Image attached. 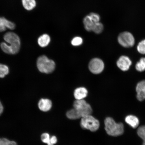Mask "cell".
I'll return each mask as SVG.
<instances>
[{
	"label": "cell",
	"mask_w": 145,
	"mask_h": 145,
	"mask_svg": "<svg viewBox=\"0 0 145 145\" xmlns=\"http://www.w3.org/2000/svg\"><path fill=\"white\" fill-rule=\"evenodd\" d=\"M5 40L8 43L2 42L0 46L5 53L10 54H17L20 48L21 41L19 36L12 32L7 33L4 36Z\"/></svg>",
	"instance_id": "cell-1"
},
{
	"label": "cell",
	"mask_w": 145,
	"mask_h": 145,
	"mask_svg": "<svg viewBox=\"0 0 145 145\" xmlns=\"http://www.w3.org/2000/svg\"><path fill=\"white\" fill-rule=\"evenodd\" d=\"M105 129L108 135L118 137L123 135L124 126L122 123H117L113 118L108 117L105 120Z\"/></svg>",
	"instance_id": "cell-2"
},
{
	"label": "cell",
	"mask_w": 145,
	"mask_h": 145,
	"mask_svg": "<svg viewBox=\"0 0 145 145\" xmlns=\"http://www.w3.org/2000/svg\"><path fill=\"white\" fill-rule=\"evenodd\" d=\"M37 66L40 71L42 73L49 74L54 71L56 64L53 60L49 59L45 56L42 55L38 58Z\"/></svg>",
	"instance_id": "cell-3"
},
{
	"label": "cell",
	"mask_w": 145,
	"mask_h": 145,
	"mask_svg": "<svg viewBox=\"0 0 145 145\" xmlns=\"http://www.w3.org/2000/svg\"><path fill=\"white\" fill-rule=\"evenodd\" d=\"M80 126L83 129L94 132L99 129L100 123L98 120L90 115L81 118Z\"/></svg>",
	"instance_id": "cell-4"
},
{
	"label": "cell",
	"mask_w": 145,
	"mask_h": 145,
	"mask_svg": "<svg viewBox=\"0 0 145 145\" xmlns=\"http://www.w3.org/2000/svg\"><path fill=\"white\" fill-rule=\"evenodd\" d=\"M73 106L81 118L92 113L91 106L84 99L76 100L74 103Z\"/></svg>",
	"instance_id": "cell-5"
},
{
	"label": "cell",
	"mask_w": 145,
	"mask_h": 145,
	"mask_svg": "<svg viewBox=\"0 0 145 145\" xmlns=\"http://www.w3.org/2000/svg\"><path fill=\"white\" fill-rule=\"evenodd\" d=\"M118 40L119 44L125 48H130L135 44V38L129 32H124L120 33Z\"/></svg>",
	"instance_id": "cell-6"
},
{
	"label": "cell",
	"mask_w": 145,
	"mask_h": 145,
	"mask_svg": "<svg viewBox=\"0 0 145 145\" xmlns=\"http://www.w3.org/2000/svg\"><path fill=\"white\" fill-rule=\"evenodd\" d=\"M104 68V64L100 59H92L89 64V69L91 72L94 74H99L102 72Z\"/></svg>",
	"instance_id": "cell-7"
},
{
	"label": "cell",
	"mask_w": 145,
	"mask_h": 145,
	"mask_svg": "<svg viewBox=\"0 0 145 145\" xmlns=\"http://www.w3.org/2000/svg\"><path fill=\"white\" fill-rule=\"evenodd\" d=\"M132 64L131 60L127 56H122L119 58L117 61L118 67L123 71H125L129 69Z\"/></svg>",
	"instance_id": "cell-8"
},
{
	"label": "cell",
	"mask_w": 145,
	"mask_h": 145,
	"mask_svg": "<svg viewBox=\"0 0 145 145\" xmlns=\"http://www.w3.org/2000/svg\"><path fill=\"white\" fill-rule=\"evenodd\" d=\"M15 28V24L4 17H0V32L5 31L6 28L12 30Z\"/></svg>",
	"instance_id": "cell-9"
},
{
	"label": "cell",
	"mask_w": 145,
	"mask_h": 145,
	"mask_svg": "<svg viewBox=\"0 0 145 145\" xmlns=\"http://www.w3.org/2000/svg\"><path fill=\"white\" fill-rule=\"evenodd\" d=\"M136 89L137 99L140 101L145 99V80L141 81L138 83Z\"/></svg>",
	"instance_id": "cell-10"
},
{
	"label": "cell",
	"mask_w": 145,
	"mask_h": 145,
	"mask_svg": "<svg viewBox=\"0 0 145 145\" xmlns=\"http://www.w3.org/2000/svg\"><path fill=\"white\" fill-rule=\"evenodd\" d=\"M52 106V101L48 99H41L38 103L39 109L44 112L48 111L51 108Z\"/></svg>",
	"instance_id": "cell-11"
},
{
	"label": "cell",
	"mask_w": 145,
	"mask_h": 145,
	"mask_svg": "<svg viewBox=\"0 0 145 145\" xmlns=\"http://www.w3.org/2000/svg\"><path fill=\"white\" fill-rule=\"evenodd\" d=\"M125 121L132 128L135 129L137 127L139 124L138 118L133 115L127 116L125 118Z\"/></svg>",
	"instance_id": "cell-12"
},
{
	"label": "cell",
	"mask_w": 145,
	"mask_h": 145,
	"mask_svg": "<svg viewBox=\"0 0 145 145\" xmlns=\"http://www.w3.org/2000/svg\"><path fill=\"white\" fill-rule=\"evenodd\" d=\"M88 94V90L83 87L77 88L74 92V97L76 100L83 99L87 97Z\"/></svg>",
	"instance_id": "cell-13"
},
{
	"label": "cell",
	"mask_w": 145,
	"mask_h": 145,
	"mask_svg": "<svg viewBox=\"0 0 145 145\" xmlns=\"http://www.w3.org/2000/svg\"><path fill=\"white\" fill-rule=\"evenodd\" d=\"M50 37L48 34H45L40 36L38 39V43L42 48L46 47L49 44Z\"/></svg>",
	"instance_id": "cell-14"
},
{
	"label": "cell",
	"mask_w": 145,
	"mask_h": 145,
	"mask_svg": "<svg viewBox=\"0 0 145 145\" xmlns=\"http://www.w3.org/2000/svg\"><path fill=\"white\" fill-rule=\"evenodd\" d=\"M83 23L85 29L89 32L92 31L94 23L89 15H87L84 18Z\"/></svg>",
	"instance_id": "cell-15"
},
{
	"label": "cell",
	"mask_w": 145,
	"mask_h": 145,
	"mask_svg": "<svg viewBox=\"0 0 145 145\" xmlns=\"http://www.w3.org/2000/svg\"><path fill=\"white\" fill-rule=\"evenodd\" d=\"M23 6L28 10H33L36 6L35 0H22Z\"/></svg>",
	"instance_id": "cell-16"
},
{
	"label": "cell",
	"mask_w": 145,
	"mask_h": 145,
	"mask_svg": "<svg viewBox=\"0 0 145 145\" xmlns=\"http://www.w3.org/2000/svg\"><path fill=\"white\" fill-rule=\"evenodd\" d=\"M66 116L68 119L71 120H76L80 118L76 110L74 108L67 112Z\"/></svg>",
	"instance_id": "cell-17"
},
{
	"label": "cell",
	"mask_w": 145,
	"mask_h": 145,
	"mask_svg": "<svg viewBox=\"0 0 145 145\" xmlns=\"http://www.w3.org/2000/svg\"><path fill=\"white\" fill-rule=\"evenodd\" d=\"M135 68L139 72H143L145 70V57L141 58L136 64Z\"/></svg>",
	"instance_id": "cell-18"
},
{
	"label": "cell",
	"mask_w": 145,
	"mask_h": 145,
	"mask_svg": "<svg viewBox=\"0 0 145 145\" xmlns=\"http://www.w3.org/2000/svg\"><path fill=\"white\" fill-rule=\"evenodd\" d=\"M104 28L103 25L101 22L94 23L92 31L96 34H99L103 32Z\"/></svg>",
	"instance_id": "cell-19"
},
{
	"label": "cell",
	"mask_w": 145,
	"mask_h": 145,
	"mask_svg": "<svg viewBox=\"0 0 145 145\" xmlns=\"http://www.w3.org/2000/svg\"><path fill=\"white\" fill-rule=\"evenodd\" d=\"M9 71V68L8 66L0 63V78L5 77L8 74Z\"/></svg>",
	"instance_id": "cell-20"
},
{
	"label": "cell",
	"mask_w": 145,
	"mask_h": 145,
	"mask_svg": "<svg viewBox=\"0 0 145 145\" xmlns=\"http://www.w3.org/2000/svg\"><path fill=\"white\" fill-rule=\"evenodd\" d=\"M137 133L139 137L142 139V145H145V125L139 127L137 130Z\"/></svg>",
	"instance_id": "cell-21"
},
{
	"label": "cell",
	"mask_w": 145,
	"mask_h": 145,
	"mask_svg": "<svg viewBox=\"0 0 145 145\" xmlns=\"http://www.w3.org/2000/svg\"><path fill=\"white\" fill-rule=\"evenodd\" d=\"M83 39L82 38L79 36H77L74 37L72 39L71 43L72 45L74 46H78L82 44L83 43Z\"/></svg>",
	"instance_id": "cell-22"
},
{
	"label": "cell",
	"mask_w": 145,
	"mask_h": 145,
	"mask_svg": "<svg viewBox=\"0 0 145 145\" xmlns=\"http://www.w3.org/2000/svg\"><path fill=\"white\" fill-rule=\"evenodd\" d=\"M137 50L141 54H145V39L139 43L137 46Z\"/></svg>",
	"instance_id": "cell-23"
},
{
	"label": "cell",
	"mask_w": 145,
	"mask_h": 145,
	"mask_svg": "<svg viewBox=\"0 0 145 145\" xmlns=\"http://www.w3.org/2000/svg\"><path fill=\"white\" fill-rule=\"evenodd\" d=\"M0 145H17L15 141H10L6 138H0Z\"/></svg>",
	"instance_id": "cell-24"
},
{
	"label": "cell",
	"mask_w": 145,
	"mask_h": 145,
	"mask_svg": "<svg viewBox=\"0 0 145 145\" xmlns=\"http://www.w3.org/2000/svg\"><path fill=\"white\" fill-rule=\"evenodd\" d=\"M50 137L49 134L47 133H44L41 135V139L43 142L49 145L50 144Z\"/></svg>",
	"instance_id": "cell-25"
},
{
	"label": "cell",
	"mask_w": 145,
	"mask_h": 145,
	"mask_svg": "<svg viewBox=\"0 0 145 145\" xmlns=\"http://www.w3.org/2000/svg\"><path fill=\"white\" fill-rule=\"evenodd\" d=\"M89 15L94 23L99 22L100 20V17L99 14L94 12H91Z\"/></svg>",
	"instance_id": "cell-26"
},
{
	"label": "cell",
	"mask_w": 145,
	"mask_h": 145,
	"mask_svg": "<svg viewBox=\"0 0 145 145\" xmlns=\"http://www.w3.org/2000/svg\"><path fill=\"white\" fill-rule=\"evenodd\" d=\"M57 137L55 136H52L50 137V144L49 145H54L57 144Z\"/></svg>",
	"instance_id": "cell-27"
},
{
	"label": "cell",
	"mask_w": 145,
	"mask_h": 145,
	"mask_svg": "<svg viewBox=\"0 0 145 145\" xmlns=\"http://www.w3.org/2000/svg\"><path fill=\"white\" fill-rule=\"evenodd\" d=\"M3 107L2 104L0 101V115L3 113Z\"/></svg>",
	"instance_id": "cell-28"
}]
</instances>
